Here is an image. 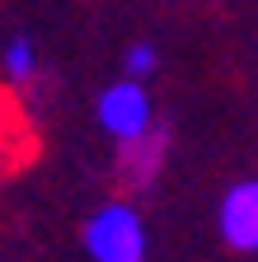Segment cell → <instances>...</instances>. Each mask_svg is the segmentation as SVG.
Instances as JSON below:
<instances>
[{
    "label": "cell",
    "instance_id": "5",
    "mask_svg": "<svg viewBox=\"0 0 258 262\" xmlns=\"http://www.w3.org/2000/svg\"><path fill=\"white\" fill-rule=\"evenodd\" d=\"M0 61H5V75L14 84H28V80L38 75V47H33V38H10Z\"/></svg>",
    "mask_w": 258,
    "mask_h": 262
},
{
    "label": "cell",
    "instance_id": "2",
    "mask_svg": "<svg viewBox=\"0 0 258 262\" xmlns=\"http://www.w3.org/2000/svg\"><path fill=\"white\" fill-rule=\"evenodd\" d=\"M99 126H104V136H113L117 145L155 131L160 122H155V103H150L146 84L132 80V75H122L117 84H108L99 94Z\"/></svg>",
    "mask_w": 258,
    "mask_h": 262
},
{
    "label": "cell",
    "instance_id": "4",
    "mask_svg": "<svg viewBox=\"0 0 258 262\" xmlns=\"http://www.w3.org/2000/svg\"><path fill=\"white\" fill-rule=\"evenodd\" d=\"M117 150H122V159H117V173H122V183H127V187H150V183H155V173L165 169L169 136L155 126V131H146V136L127 141V145H117Z\"/></svg>",
    "mask_w": 258,
    "mask_h": 262
},
{
    "label": "cell",
    "instance_id": "1",
    "mask_svg": "<svg viewBox=\"0 0 258 262\" xmlns=\"http://www.w3.org/2000/svg\"><path fill=\"white\" fill-rule=\"evenodd\" d=\"M85 253L89 262H146L150 239L141 211L132 202H104L85 220Z\"/></svg>",
    "mask_w": 258,
    "mask_h": 262
},
{
    "label": "cell",
    "instance_id": "6",
    "mask_svg": "<svg viewBox=\"0 0 258 262\" xmlns=\"http://www.w3.org/2000/svg\"><path fill=\"white\" fill-rule=\"evenodd\" d=\"M122 71L132 75V80H146V75H155V71H160V52H155L150 42H136V47H127V61H122Z\"/></svg>",
    "mask_w": 258,
    "mask_h": 262
},
{
    "label": "cell",
    "instance_id": "3",
    "mask_svg": "<svg viewBox=\"0 0 258 262\" xmlns=\"http://www.w3.org/2000/svg\"><path fill=\"white\" fill-rule=\"evenodd\" d=\"M216 229L225 248L235 253H258V178H244L235 187H225L216 206Z\"/></svg>",
    "mask_w": 258,
    "mask_h": 262
}]
</instances>
